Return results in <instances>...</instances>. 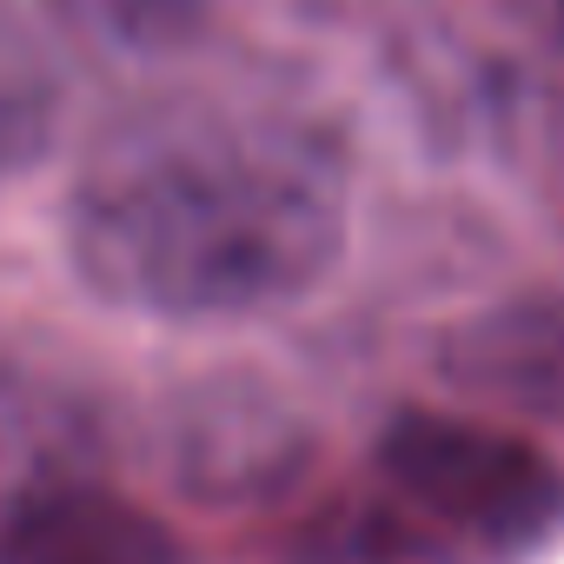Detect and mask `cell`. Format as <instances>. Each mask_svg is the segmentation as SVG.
Instances as JSON below:
<instances>
[{
	"label": "cell",
	"instance_id": "5",
	"mask_svg": "<svg viewBox=\"0 0 564 564\" xmlns=\"http://www.w3.org/2000/svg\"><path fill=\"white\" fill-rule=\"evenodd\" d=\"M293 425L279 405L252 392H219L199 399L180 425V478L206 498H252L272 491V478L293 471Z\"/></svg>",
	"mask_w": 564,
	"mask_h": 564
},
{
	"label": "cell",
	"instance_id": "7",
	"mask_svg": "<svg viewBox=\"0 0 564 564\" xmlns=\"http://www.w3.org/2000/svg\"><path fill=\"white\" fill-rule=\"evenodd\" d=\"M557 34H564V0H557Z\"/></svg>",
	"mask_w": 564,
	"mask_h": 564
},
{
	"label": "cell",
	"instance_id": "4",
	"mask_svg": "<svg viewBox=\"0 0 564 564\" xmlns=\"http://www.w3.org/2000/svg\"><path fill=\"white\" fill-rule=\"evenodd\" d=\"M0 564H180L166 524L100 485H47L0 518Z\"/></svg>",
	"mask_w": 564,
	"mask_h": 564
},
{
	"label": "cell",
	"instance_id": "1",
	"mask_svg": "<svg viewBox=\"0 0 564 564\" xmlns=\"http://www.w3.org/2000/svg\"><path fill=\"white\" fill-rule=\"evenodd\" d=\"M74 272L147 319H252L306 300L346 252V166L326 133L259 107L120 120L67 199Z\"/></svg>",
	"mask_w": 564,
	"mask_h": 564
},
{
	"label": "cell",
	"instance_id": "6",
	"mask_svg": "<svg viewBox=\"0 0 564 564\" xmlns=\"http://www.w3.org/2000/svg\"><path fill=\"white\" fill-rule=\"evenodd\" d=\"M67 14H80L94 34L107 41H127V47H160V41H180L206 0H61Z\"/></svg>",
	"mask_w": 564,
	"mask_h": 564
},
{
	"label": "cell",
	"instance_id": "2",
	"mask_svg": "<svg viewBox=\"0 0 564 564\" xmlns=\"http://www.w3.org/2000/svg\"><path fill=\"white\" fill-rule=\"evenodd\" d=\"M386 478L438 524L471 538H531L564 511V471L518 432L458 412H399L379 438Z\"/></svg>",
	"mask_w": 564,
	"mask_h": 564
},
{
	"label": "cell",
	"instance_id": "3",
	"mask_svg": "<svg viewBox=\"0 0 564 564\" xmlns=\"http://www.w3.org/2000/svg\"><path fill=\"white\" fill-rule=\"evenodd\" d=\"M438 372L452 392L518 412L564 419V293H518L438 339Z\"/></svg>",
	"mask_w": 564,
	"mask_h": 564
}]
</instances>
